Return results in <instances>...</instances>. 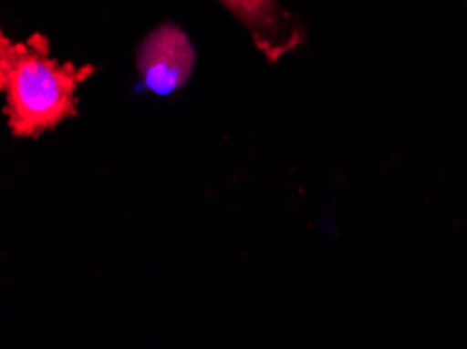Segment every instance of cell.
<instances>
[{"label":"cell","instance_id":"1","mask_svg":"<svg viewBox=\"0 0 467 349\" xmlns=\"http://www.w3.org/2000/svg\"><path fill=\"white\" fill-rule=\"evenodd\" d=\"M90 63L59 61L48 40L0 38V92L6 126L16 139H38L78 116V92L95 76Z\"/></svg>","mask_w":467,"mask_h":349},{"label":"cell","instance_id":"2","mask_svg":"<svg viewBox=\"0 0 467 349\" xmlns=\"http://www.w3.org/2000/svg\"><path fill=\"white\" fill-rule=\"evenodd\" d=\"M197 66L193 42L179 24L164 21L140 42L137 71L143 87L158 97H170L187 87Z\"/></svg>","mask_w":467,"mask_h":349},{"label":"cell","instance_id":"3","mask_svg":"<svg viewBox=\"0 0 467 349\" xmlns=\"http://www.w3.org/2000/svg\"><path fill=\"white\" fill-rule=\"evenodd\" d=\"M250 34L268 63H277L304 42V27L279 0H218Z\"/></svg>","mask_w":467,"mask_h":349}]
</instances>
